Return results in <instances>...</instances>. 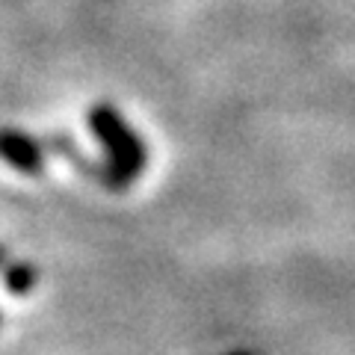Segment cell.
<instances>
[{
  "label": "cell",
  "mask_w": 355,
  "mask_h": 355,
  "mask_svg": "<svg viewBox=\"0 0 355 355\" xmlns=\"http://www.w3.org/2000/svg\"><path fill=\"white\" fill-rule=\"evenodd\" d=\"M0 157L21 172H39L42 148L36 139H30L18 130H0Z\"/></svg>",
  "instance_id": "cell-2"
},
{
  "label": "cell",
  "mask_w": 355,
  "mask_h": 355,
  "mask_svg": "<svg viewBox=\"0 0 355 355\" xmlns=\"http://www.w3.org/2000/svg\"><path fill=\"white\" fill-rule=\"evenodd\" d=\"M89 128L104 142V148L110 154V169H113L116 181L125 184L139 175V169L146 166V146L137 139V133L125 125V119L113 107L98 104L89 110Z\"/></svg>",
  "instance_id": "cell-1"
}]
</instances>
